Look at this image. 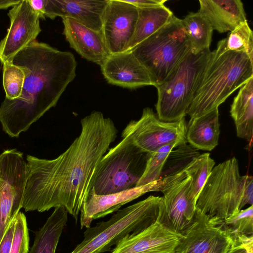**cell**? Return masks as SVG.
I'll return each mask as SVG.
<instances>
[{
    "instance_id": "obj_18",
    "label": "cell",
    "mask_w": 253,
    "mask_h": 253,
    "mask_svg": "<svg viewBox=\"0 0 253 253\" xmlns=\"http://www.w3.org/2000/svg\"><path fill=\"white\" fill-rule=\"evenodd\" d=\"M108 0H45V17L69 18L101 32L104 13Z\"/></svg>"
},
{
    "instance_id": "obj_28",
    "label": "cell",
    "mask_w": 253,
    "mask_h": 253,
    "mask_svg": "<svg viewBox=\"0 0 253 253\" xmlns=\"http://www.w3.org/2000/svg\"><path fill=\"white\" fill-rule=\"evenodd\" d=\"M178 145L179 144L177 143L165 145L150 154L144 171L136 186L144 185L158 180L161 178L164 166L169 154L174 147Z\"/></svg>"
},
{
    "instance_id": "obj_36",
    "label": "cell",
    "mask_w": 253,
    "mask_h": 253,
    "mask_svg": "<svg viewBox=\"0 0 253 253\" xmlns=\"http://www.w3.org/2000/svg\"><path fill=\"white\" fill-rule=\"evenodd\" d=\"M28 1L31 8L38 14L40 18L45 19L44 6L45 0H28Z\"/></svg>"
},
{
    "instance_id": "obj_29",
    "label": "cell",
    "mask_w": 253,
    "mask_h": 253,
    "mask_svg": "<svg viewBox=\"0 0 253 253\" xmlns=\"http://www.w3.org/2000/svg\"><path fill=\"white\" fill-rule=\"evenodd\" d=\"M224 39L227 50L244 52L253 60V34L247 22L230 32Z\"/></svg>"
},
{
    "instance_id": "obj_19",
    "label": "cell",
    "mask_w": 253,
    "mask_h": 253,
    "mask_svg": "<svg viewBox=\"0 0 253 253\" xmlns=\"http://www.w3.org/2000/svg\"><path fill=\"white\" fill-rule=\"evenodd\" d=\"M63 34L70 46L85 59L100 66L110 55L102 32L69 18H63Z\"/></svg>"
},
{
    "instance_id": "obj_22",
    "label": "cell",
    "mask_w": 253,
    "mask_h": 253,
    "mask_svg": "<svg viewBox=\"0 0 253 253\" xmlns=\"http://www.w3.org/2000/svg\"><path fill=\"white\" fill-rule=\"evenodd\" d=\"M230 114L237 136L252 143L253 136V78L240 89L231 105Z\"/></svg>"
},
{
    "instance_id": "obj_10",
    "label": "cell",
    "mask_w": 253,
    "mask_h": 253,
    "mask_svg": "<svg viewBox=\"0 0 253 253\" xmlns=\"http://www.w3.org/2000/svg\"><path fill=\"white\" fill-rule=\"evenodd\" d=\"M27 163L15 149L0 154V243L11 221L22 208Z\"/></svg>"
},
{
    "instance_id": "obj_33",
    "label": "cell",
    "mask_w": 253,
    "mask_h": 253,
    "mask_svg": "<svg viewBox=\"0 0 253 253\" xmlns=\"http://www.w3.org/2000/svg\"><path fill=\"white\" fill-rule=\"evenodd\" d=\"M16 216L9 223L0 243V253H10L15 229Z\"/></svg>"
},
{
    "instance_id": "obj_11",
    "label": "cell",
    "mask_w": 253,
    "mask_h": 253,
    "mask_svg": "<svg viewBox=\"0 0 253 253\" xmlns=\"http://www.w3.org/2000/svg\"><path fill=\"white\" fill-rule=\"evenodd\" d=\"M161 178L164 184L161 192L165 206L161 221L182 235L196 211L197 199L193 194L191 178L183 169Z\"/></svg>"
},
{
    "instance_id": "obj_21",
    "label": "cell",
    "mask_w": 253,
    "mask_h": 253,
    "mask_svg": "<svg viewBox=\"0 0 253 253\" xmlns=\"http://www.w3.org/2000/svg\"><path fill=\"white\" fill-rule=\"evenodd\" d=\"M219 126L218 108L191 118L186 128L187 142L196 149L211 151L218 143Z\"/></svg>"
},
{
    "instance_id": "obj_24",
    "label": "cell",
    "mask_w": 253,
    "mask_h": 253,
    "mask_svg": "<svg viewBox=\"0 0 253 253\" xmlns=\"http://www.w3.org/2000/svg\"><path fill=\"white\" fill-rule=\"evenodd\" d=\"M137 9L138 17L135 30L127 51L130 50L157 32L174 16L172 12L165 5Z\"/></svg>"
},
{
    "instance_id": "obj_34",
    "label": "cell",
    "mask_w": 253,
    "mask_h": 253,
    "mask_svg": "<svg viewBox=\"0 0 253 253\" xmlns=\"http://www.w3.org/2000/svg\"><path fill=\"white\" fill-rule=\"evenodd\" d=\"M253 204V177L247 175L245 182L244 195L241 204V209L249 204Z\"/></svg>"
},
{
    "instance_id": "obj_20",
    "label": "cell",
    "mask_w": 253,
    "mask_h": 253,
    "mask_svg": "<svg viewBox=\"0 0 253 253\" xmlns=\"http://www.w3.org/2000/svg\"><path fill=\"white\" fill-rule=\"evenodd\" d=\"M198 11L219 33L231 32L247 22L240 0H200Z\"/></svg>"
},
{
    "instance_id": "obj_9",
    "label": "cell",
    "mask_w": 253,
    "mask_h": 253,
    "mask_svg": "<svg viewBox=\"0 0 253 253\" xmlns=\"http://www.w3.org/2000/svg\"><path fill=\"white\" fill-rule=\"evenodd\" d=\"M186 128L185 118L173 122L162 121L151 108L146 107L139 120L126 125L122 137L129 138L140 150L151 154L165 145L186 144Z\"/></svg>"
},
{
    "instance_id": "obj_3",
    "label": "cell",
    "mask_w": 253,
    "mask_h": 253,
    "mask_svg": "<svg viewBox=\"0 0 253 253\" xmlns=\"http://www.w3.org/2000/svg\"><path fill=\"white\" fill-rule=\"evenodd\" d=\"M252 78L253 60L244 52L227 50L225 39L219 41L199 78L187 114L195 118L218 108Z\"/></svg>"
},
{
    "instance_id": "obj_23",
    "label": "cell",
    "mask_w": 253,
    "mask_h": 253,
    "mask_svg": "<svg viewBox=\"0 0 253 253\" xmlns=\"http://www.w3.org/2000/svg\"><path fill=\"white\" fill-rule=\"evenodd\" d=\"M68 213L63 207L54 208L44 225L36 232L34 244L28 253H55L68 221Z\"/></svg>"
},
{
    "instance_id": "obj_15",
    "label": "cell",
    "mask_w": 253,
    "mask_h": 253,
    "mask_svg": "<svg viewBox=\"0 0 253 253\" xmlns=\"http://www.w3.org/2000/svg\"><path fill=\"white\" fill-rule=\"evenodd\" d=\"M164 184V180L161 177L157 181L144 185L108 195H98L91 189L81 211V229L90 227L93 220L118 211L123 206L147 192L161 191Z\"/></svg>"
},
{
    "instance_id": "obj_5",
    "label": "cell",
    "mask_w": 253,
    "mask_h": 253,
    "mask_svg": "<svg viewBox=\"0 0 253 253\" xmlns=\"http://www.w3.org/2000/svg\"><path fill=\"white\" fill-rule=\"evenodd\" d=\"M130 51L147 69L156 87L191 52V47L181 19L174 15L163 27Z\"/></svg>"
},
{
    "instance_id": "obj_35",
    "label": "cell",
    "mask_w": 253,
    "mask_h": 253,
    "mask_svg": "<svg viewBox=\"0 0 253 253\" xmlns=\"http://www.w3.org/2000/svg\"><path fill=\"white\" fill-rule=\"evenodd\" d=\"M137 8L150 7L164 5L167 0H124Z\"/></svg>"
},
{
    "instance_id": "obj_31",
    "label": "cell",
    "mask_w": 253,
    "mask_h": 253,
    "mask_svg": "<svg viewBox=\"0 0 253 253\" xmlns=\"http://www.w3.org/2000/svg\"><path fill=\"white\" fill-rule=\"evenodd\" d=\"M29 236L25 214L19 212L16 216L15 229L10 253H28Z\"/></svg>"
},
{
    "instance_id": "obj_1",
    "label": "cell",
    "mask_w": 253,
    "mask_h": 253,
    "mask_svg": "<svg viewBox=\"0 0 253 253\" xmlns=\"http://www.w3.org/2000/svg\"><path fill=\"white\" fill-rule=\"evenodd\" d=\"M81 124L79 136L56 158L27 155L22 205L26 211L63 207L78 222L97 167L118 132L113 120L100 111L91 112Z\"/></svg>"
},
{
    "instance_id": "obj_25",
    "label": "cell",
    "mask_w": 253,
    "mask_h": 253,
    "mask_svg": "<svg viewBox=\"0 0 253 253\" xmlns=\"http://www.w3.org/2000/svg\"><path fill=\"white\" fill-rule=\"evenodd\" d=\"M191 45V52L197 54L210 49L213 29L209 21L199 11L191 12L181 19Z\"/></svg>"
},
{
    "instance_id": "obj_4",
    "label": "cell",
    "mask_w": 253,
    "mask_h": 253,
    "mask_svg": "<svg viewBox=\"0 0 253 253\" xmlns=\"http://www.w3.org/2000/svg\"><path fill=\"white\" fill-rule=\"evenodd\" d=\"M165 208L163 197L151 195L119 210L109 220L86 228L83 240L70 253L110 251L127 236L139 233L159 220Z\"/></svg>"
},
{
    "instance_id": "obj_17",
    "label": "cell",
    "mask_w": 253,
    "mask_h": 253,
    "mask_svg": "<svg viewBox=\"0 0 253 253\" xmlns=\"http://www.w3.org/2000/svg\"><path fill=\"white\" fill-rule=\"evenodd\" d=\"M100 66L105 80L113 85L129 89L154 85L147 69L130 50L110 54Z\"/></svg>"
},
{
    "instance_id": "obj_6",
    "label": "cell",
    "mask_w": 253,
    "mask_h": 253,
    "mask_svg": "<svg viewBox=\"0 0 253 253\" xmlns=\"http://www.w3.org/2000/svg\"><path fill=\"white\" fill-rule=\"evenodd\" d=\"M247 176L240 175L235 157L218 164L199 194L196 209L213 223L235 214L242 210Z\"/></svg>"
},
{
    "instance_id": "obj_13",
    "label": "cell",
    "mask_w": 253,
    "mask_h": 253,
    "mask_svg": "<svg viewBox=\"0 0 253 253\" xmlns=\"http://www.w3.org/2000/svg\"><path fill=\"white\" fill-rule=\"evenodd\" d=\"M10 27L0 42L2 64L11 62L20 51L35 41L41 32L40 17L31 8L28 0H21L9 11Z\"/></svg>"
},
{
    "instance_id": "obj_12",
    "label": "cell",
    "mask_w": 253,
    "mask_h": 253,
    "mask_svg": "<svg viewBox=\"0 0 253 253\" xmlns=\"http://www.w3.org/2000/svg\"><path fill=\"white\" fill-rule=\"evenodd\" d=\"M232 244L228 233L196 209L193 220L182 234L176 253H227Z\"/></svg>"
},
{
    "instance_id": "obj_27",
    "label": "cell",
    "mask_w": 253,
    "mask_h": 253,
    "mask_svg": "<svg viewBox=\"0 0 253 253\" xmlns=\"http://www.w3.org/2000/svg\"><path fill=\"white\" fill-rule=\"evenodd\" d=\"M219 224L231 238L238 236H253V206L241 210L224 220L214 223Z\"/></svg>"
},
{
    "instance_id": "obj_26",
    "label": "cell",
    "mask_w": 253,
    "mask_h": 253,
    "mask_svg": "<svg viewBox=\"0 0 253 253\" xmlns=\"http://www.w3.org/2000/svg\"><path fill=\"white\" fill-rule=\"evenodd\" d=\"M214 164L210 154L206 153L194 157L183 168V170L191 178L193 194L197 200Z\"/></svg>"
},
{
    "instance_id": "obj_2",
    "label": "cell",
    "mask_w": 253,
    "mask_h": 253,
    "mask_svg": "<svg viewBox=\"0 0 253 253\" xmlns=\"http://www.w3.org/2000/svg\"><path fill=\"white\" fill-rule=\"evenodd\" d=\"M11 62L24 69L25 81L18 98H5L1 103L0 123L6 134L18 137L56 105L76 76L77 63L71 52L36 40L17 53Z\"/></svg>"
},
{
    "instance_id": "obj_32",
    "label": "cell",
    "mask_w": 253,
    "mask_h": 253,
    "mask_svg": "<svg viewBox=\"0 0 253 253\" xmlns=\"http://www.w3.org/2000/svg\"><path fill=\"white\" fill-rule=\"evenodd\" d=\"M227 253H253V236H240L235 238Z\"/></svg>"
},
{
    "instance_id": "obj_16",
    "label": "cell",
    "mask_w": 253,
    "mask_h": 253,
    "mask_svg": "<svg viewBox=\"0 0 253 253\" xmlns=\"http://www.w3.org/2000/svg\"><path fill=\"white\" fill-rule=\"evenodd\" d=\"M182 235L159 220L122 240L111 253H176Z\"/></svg>"
},
{
    "instance_id": "obj_37",
    "label": "cell",
    "mask_w": 253,
    "mask_h": 253,
    "mask_svg": "<svg viewBox=\"0 0 253 253\" xmlns=\"http://www.w3.org/2000/svg\"><path fill=\"white\" fill-rule=\"evenodd\" d=\"M21 0H0V9H6L13 6L20 2Z\"/></svg>"
},
{
    "instance_id": "obj_14",
    "label": "cell",
    "mask_w": 253,
    "mask_h": 253,
    "mask_svg": "<svg viewBox=\"0 0 253 253\" xmlns=\"http://www.w3.org/2000/svg\"><path fill=\"white\" fill-rule=\"evenodd\" d=\"M138 17L136 7L124 0H108L102 33L110 54L127 51Z\"/></svg>"
},
{
    "instance_id": "obj_7",
    "label": "cell",
    "mask_w": 253,
    "mask_h": 253,
    "mask_svg": "<svg viewBox=\"0 0 253 253\" xmlns=\"http://www.w3.org/2000/svg\"><path fill=\"white\" fill-rule=\"evenodd\" d=\"M211 53L210 49L197 54L190 52L167 78L156 86V109L159 120L173 122L185 118Z\"/></svg>"
},
{
    "instance_id": "obj_30",
    "label": "cell",
    "mask_w": 253,
    "mask_h": 253,
    "mask_svg": "<svg viewBox=\"0 0 253 253\" xmlns=\"http://www.w3.org/2000/svg\"><path fill=\"white\" fill-rule=\"evenodd\" d=\"M3 65V86L5 92V98L13 100L21 94L25 74L24 69L11 62Z\"/></svg>"
},
{
    "instance_id": "obj_8",
    "label": "cell",
    "mask_w": 253,
    "mask_h": 253,
    "mask_svg": "<svg viewBox=\"0 0 253 253\" xmlns=\"http://www.w3.org/2000/svg\"><path fill=\"white\" fill-rule=\"evenodd\" d=\"M110 149L101 159L92 188L105 195L134 188L142 176L150 154L144 152L127 137Z\"/></svg>"
}]
</instances>
